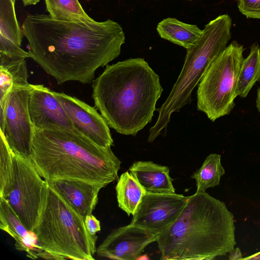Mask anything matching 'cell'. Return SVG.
I'll return each instance as SVG.
<instances>
[{
    "mask_svg": "<svg viewBox=\"0 0 260 260\" xmlns=\"http://www.w3.org/2000/svg\"><path fill=\"white\" fill-rule=\"evenodd\" d=\"M21 28L30 58L58 84L92 82L96 70L117 58L125 42L122 28L111 19L60 21L30 14Z\"/></svg>",
    "mask_w": 260,
    "mask_h": 260,
    "instance_id": "cell-1",
    "label": "cell"
},
{
    "mask_svg": "<svg viewBox=\"0 0 260 260\" xmlns=\"http://www.w3.org/2000/svg\"><path fill=\"white\" fill-rule=\"evenodd\" d=\"M92 87L95 106L109 126L133 136L152 121L163 91L159 76L142 58L107 64Z\"/></svg>",
    "mask_w": 260,
    "mask_h": 260,
    "instance_id": "cell-2",
    "label": "cell"
},
{
    "mask_svg": "<svg viewBox=\"0 0 260 260\" xmlns=\"http://www.w3.org/2000/svg\"><path fill=\"white\" fill-rule=\"evenodd\" d=\"M234 216L225 203L205 192L188 196L173 223L158 235L161 260H211L236 244Z\"/></svg>",
    "mask_w": 260,
    "mask_h": 260,
    "instance_id": "cell-3",
    "label": "cell"
},
{
    "mask_svg": "<svg viewBox=\"0 0 260 260\" xmlns=\"http://www.w3.org/2000/svg\"><path fill=\"white\" fill-rule=\"evenodd\" d=\"M31 158L48 182L75 180L103 187L118 179L121 163L111 147H101L81 133L53 125L33 126Z\"/></svg>",
    "mask_w": 260,
    "mask_h": 260,
    "instance_id": "cell-4",
    "label": "cell"
},
{
    "mask_svg": "<svg viewBox=\"0 0 260 260\" xmlns=\"http://www.w3.org/2000/svg\"><path fill=\"white\" fill-rule=\"evenodd\" d=\"M33 232L38 247L35 258L95 259L98 237L89 233L85 218L48 182Z\"/></svg>",
    "mask_w": 260,
    "mask_h": 260,
    "instance_id": "cell-5",
    "label": "cell"
},
{
    "mask_svg": "<svg viewBox=\"0 0 260 260\" xmlns=\"http://www.w3.org/2000/svg\"><path fill=\"white\" fill-rule=\"evenodd\" d=\"M232 20L228 14L220 15L205 26L197 43L187 49L181 72L168 98L156 109V121L149 131L148 141L166 133L172 114L191 103V93L211 63L228 46L232 37Z\"/></svg>",
    "mask_w": 260,
    "mask_h": 260,
    "instance_id": "cell-6",
    "label": "cell"
},
{
    "mask_svg": "<svg viewBox=\"0 0 260 260\" xmlns=\"http://www.w3.org/2000/svg\"><path fill=\"white\" fill-rule=\"evenodd\" d=\"M244 50L243 45L232 42L211 63L199 83L197 109L212 121L229 115L235 105Z\"/></svg>",
    "mask_w": 260,
    "mask_h": 260,
    "instance_id": "cell-7",
    "label": "cell"
},
{
    "mask_svg": "<svg viewBox=\"0 0 260 260\" xmlns=\"http://www.w3.org/2000/svg\"><path fill=\"white\" fill-rule=\"evenodd\" d=\"M13 161L12 185L10 193L5 199L25 226L33 231L39 216L47 182L40 176L31 158L14 153Z\"/></svg>",
    "mask_w": 260,
    "mask_h": 260,
    "instance_id": "cell-8",
    "label": "cell"
},
{
    "mask_svg": "<svg viewBox=\"0 0 260 260\" xmlns=\"http://www.w3.org/2000/svg\"><path fill=\"white\" fill-rule=\"evenodd\" d=\"M32 84L12 89L0 101V128L12 151L30 158L33 136L28 103Z\"/></svg>",
    "mask_w": 260,
    "mask_h": 260,
    "instance_id": "cell-9",
    "label": "cell"
},
{
    "mask_svg": "<svg viewBox=\"0 0 260 260\" xmlns=\"http://www.w3.org/2000/svg\"><path fill=\"white\" fill-rule=\"evenodd\" d=\"M188 196L173 193H146L133 215L131 224L158 235L176 220Z\"/></svg>",
    "mask_w": 260,
    "mask_h": 260,
    "instance_id": "cell-10",
    "label": "cell"
},
{
    "mask_svg": "<svg viewBox=\"0 0 260 260\" xmlns=\"http://www.w3.org/2000/svg\"><path fill=\"white\" fill-rule=\"evenodd\" d=\"M53 93L78 131L101 147L113 145L109 126L95 108L64 93Z\"/></svg>",
    "mask_w": 260,
    "mask_h": 260,
    "instance_id": "cell-11",
    "label": "cell"
},
{
    "mask_svg": "<svg viewBox=\"0 0 260 260\" xmlns=\"http://www.w3.org/2000/svg\"><path fill=\"white\" fill-rule=\"evenodd\" d=\"M157 236L129 224L112 231L96 250L98 256L117 260H137L145 247Z\"/></svg>",
    "mask_w": 260,
    "mask_h": 260,
    "instance_id": "cell-12",
    "label": "cell"
},
{
    "mask_svg": "<svg viewBox=\"0 0 260 260\" xmlns=\"http://www.w3.org/2000/svg\"><path fill=\"white\" fill-rule=\"evenodd\" d=\"M28 110L34 127L44 128L53 125L80 133L68 116L53 91L43 85L32 84Z\"/></svg>",
    "mask_w": 260,
    "mask_h": 260,
    "instance_id": "cell-13",
    "label": "cell"
},
{
    "mask_svg": "<svg viewBox=\"0 0 260 260\" xmlns=\"http://www.w3.org/2000/svg\"><path fill=\"white\" fill-rule=\"evenodd\" d=\"M48 183L84 218L92 214L100 190L103 188L99 184L75 180L60 179Z\"/></svg>",
    "mask_w": 260,
    "mask_h": 260,
    "instance_id": "cell-14",
    "label": "cell"
},
{
    "mask_svg": "<svg viewBox=\"0 0 260 260\" xmlns=\"http://www.w3.org/2000/svg\"><path fill=\"white\" fill-rule=\"evenodd\" d=\"M130 173L149 193H173L175 189L167 166L151 161H137L129 168Z\"/></svg>",
    "mask_w": 260,
    "mask_h": 260,
    "instance_id": "cell-15",
    "label": "cell"
},
{
    "mask_svg": "<svg viewBox=\"0 0 260 260\" xmlns=\"http://www.w3.org/2000/svg\"><path fill=\"white\" fill-rule=\"evenodd\" d=\"M0 228L14 239L17 250L25 251L28 257L35 258L38 247L35 233L25 226L5 198L0 200Z\"/></svg>",
    "mask_w": 260,
    "mask_h": 260,
    "instance_id": "cell-16",
    "label": "cell"
},
{
    "mask_svg": "<svg viewBox=\"0 0 260 260\" xmlns=\"http://www.w3.org/2000/svg\"><path fill=\"white\" fill-rule=\"evenodd\" d=\"M26 59L0 53V101L15 88L30 85Z\"/></svg>",
    "mask_w": 260,
    "mask_h": 260,
    "instance_id": "cell-17",
    "label": "cell"
},
{
    "mask_svg": "<svg viewBox=\"0 0 260 260\" xmlns=\"http://www.w3.org/2000/svg\"><path fill=\"white\" fill-rule=\"evenodd\" d=\"M156 30L161 38L186 49L193 46L202 34L197 25L185 23L174 18L162 20L157 24Z\"/></svg>",
    "mask_w": 260,
    "mask_h": 260,
    "instance_id": "cell-18",
    "label": "cell"
},
{
    "mask_svg": "<svg viewBox=\"0 0 260 260\" xmlns=\"http://www.w3.org/2000/svg\"><path fill=\"white\" fill-rule=\"evenodd\" d=\"M115 190L118 207L128 216L133 215L146 193L144 188L127 171L118 178Z\"/></svg>",
    "mask_w": 260,
    "mask_h": 260,
    "instance_id": "cell-19",
    "label": "cell"
},
{
    "mask_svg": "<svg viewBox=\"0 0 260 260\" xmlns=\"http://www.w3.org/2000/svg\"><path fill=\"white\" fill-rule=\"evenodd\" d=\"M258 81H260V48L254 44L241 67L236 89L237 96L246 97Z\"/></svg>",
    "mask_w": 260,
    "mask_h": 260,
    "instance_id": "cell-20",
    "label": "cell"
},
{
    "mask_svg": "<svg viewBox=\"0 0 260 260\" xmlns=\"http://www.w3.org/2000/svg\"><path fill=\"white\" fill-rule=\"evenodd\" d=\"M224 173L221 155L216 153L209 155L201 167L191 176L196 182V192H205L208 188L218 185Z\"/></svg>",
    "mask_w": 260,
    "mask_h": 260,
    "instance_id": "cell-21",
    "label": "cell"
},
{
    "mask_svg": "<svg viewBox=\"0 0 260 260\" xmlns=\"http://www.w3.org/2000/svg\"><path fill=\"white\" fill-rule=\"evenodd\" d=\"M49 16L56 20L92 22L94 20L83 10L78 0H45Z\"/></svg>",
    "mask_w": 260,
    "mask_h": 260,
    "instance_id": "cell-22",
    "label": "cell"
},
{
    "mask_svg": "<svg viewBox=\"0 0 260 260\" xmlns=\"http://www.w3.org/2000/svg\"><path fill=\"white\" fill-rule=\"evenodd\" d=\"M15 0H0V34L21 46L23 32L17 20Z\"/></svg>",
    "mask_w": 260,
    "mask_h": 260,
    "instance_id": "cell-23",
    "label": "cell"
},
{
    "mask_svg": "<svg viewBox=\"0 0 260 260\" xmlns=\"http://www.w3.org/2000/svg\"><path fill=\"white\" fill-rule=\"evenodd\" d=\"M0 133V198H5L10 193L12 185L14 153L4 134Z\"/></svg>",
    "mask_w": 260,
    "mask_h": 260,
    "instance_id": "cell-24",
    "label": "cell"
},
{
    "mask_svg": "<svg viewBox=\"0 0 260 260\" xmlns=\"http://www.w3.org/2000/svg\"><path fill=\"white\" fill-rule=\"evenodd\" d=\"M0 53L20 58H30V54L10 40L0 34Z\"/></svg>",
    "mask_w": 260,
    "mask_h": 260,
    "instance_id": "cell-25",
    "label": "cell"
},
{
    "mask_svg": "<svg viewBox=\"0 0 260 260\" xmlns=\"http://www.w3.org/2000/svg\"><path fill=\"white\" fill-rule=\"evenodd\" d=\"M240 12L248 18L260 19V0H237Z\"/></svg>",
    "mask_w": 260,
    "mask_h": 260,
    "instance_id": "cell-26",
    "label": "cell"
},
{
    "mask_svg": "<svg viewBox=\"0 0 260 260\" xmlns=\"http://www.w3.org/2000/svg\"><path fill=\"white\" fill-rule=\"evenodd\" d=\"M85 223L87 230L92 235H95L101 230L100 221L92 214L85 218Z\"/></svg>",
    "mask_w": 260,
    "mask_h": 260,
    "instance_id": "cell-27",
    "label": "cell"
},
{
    "mask_svg": "<svg viewBox=\"0 0 260 260\" xmlns=\"http://www.w3.org/2000/svg\"><path fill=\"white\" fill-rule=\"evenodd\" d=\"M243 255L239 247L234 248L229 252V259L230 260L242 259Z\"/></svg>",
    "mask_w": 260,
    "mask_h": 260,
    "instance_id": "cell-28",
    "label": "cell"
},
{
    "mask_svg": "<svg viewBox=\"0 0 260 260\" xmlns=\"http://www.w3.org/2000/svg\"><path fill=\"white\" fill-rule=\"evenodd\" d=\"M242 259L260 260V251L247 257L243 258Z\"/></svg>",
    "mask_w": 260,
    "mask_h": 260,
    "instance_id": "cell-29",
    "label": "cell"
},
{
    "mask_svg": "<svg viewBox=\"0 0 260 260\" xmlns=\"http://www.w3.org/2000/svg\"><path fill=\"white\" fill-rule=\"evenodd\" d=\"M23 5L25 6L30 5H35L38 4L40 0H22Z\"/></svg>",
    "mask_w": 260,
    "mask_h": 260,
    "instance_id": "cell-30",
    "label": "cell"
},
{
    "mask_svg": "<svg viewBox=\"0 0 260 260\" xmlns=\"http://www.w3.org/2000/svg\"><path fill=\"white\" fill-rule=\"evenodd\" d=\"M256 106L260 113V86L259 87L257 91Z\"/></svg>",
    "mask_w": 260,
    "mask_h": 260,
    "instance_id": "cell-31",
    "label": "cell"
},
{
    "mask_svg": "<svg viewBox=\"0 0 260 260\" xmlns=\"http://www.w3.org/2000/svg\"><path fill=\"white\" fill-rule=\"evenodd\" d=\"M149 259V256H148L146 254H144V255H140L138 257V258L137 259V260H144V259Z\"/></svg>",
    "mask_w": 260,
    "mask_h": 260,
    "instance_id": "cell-32",
    "label": "cell"
},
{
    "mask_svg": "<svg viewBox=\"0 0 260 260\" xmlns=\"http://www.w3.org/2000/svg\"><path fill=\"white\" fill-rule=\"evenodd\" d=\"M188 1H191V0H188Z\"/></svg>",
    "mask_w": 260,
    "mask_h": 260,
    "instance_id": "cell-33",
    "label": "cell"
}]
</instances>
